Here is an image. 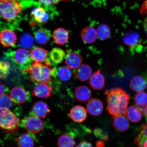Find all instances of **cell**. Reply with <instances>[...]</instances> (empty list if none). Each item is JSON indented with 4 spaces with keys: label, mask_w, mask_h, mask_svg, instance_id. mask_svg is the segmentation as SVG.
I'll return each mask as SVG.
<instances>
[{
    "label": "cell",
    "mask_w": 147,
    "mask_h": 147,
    "mask_svg": "<svg viewBox=\"0 0 147 147\" xmlns=\"http://www.w3.org/2000/svg\"><path fill=\"white\" fill-rule=\"evenodd\" d=\"M134 100L138 106H146L147 105V93L143 91L138 93L136 95Z\"/></svg>",
    "instance_id": "cell-35"
},
{
    "label": "cell",
    "mask_w": 147,
    "mask_h": 147,
    "mask_svg": "<svg viewBox=\"0 0 147 147\" xmlns=\"http://www.w3.org/2000/svg\"><path fill=\"white\" fill-rule=\"evenodd\" d=\"M69 115L71 119L74 122H82L85 120L87 117V110L83 107L76 105L71 108Z\"/></svg>",
    "instance_id": "cell-11"
},
{
    "label": "cell",
    "mask_w": 147,
    "mask_h": 147,
    "mask_svg": "<svg viewBox=\"0 0 147 147\" xmlns=\"http://www.w3.org/2000/svg\"><path fill=\"white\" fill-rule=\"evenodd\" d=\"M82 59L80 55L76 52H71L65 57V63L69 68L77 69L82 65Z\"/></svg>",
    "instance_id": "cell-12"
},
{
    "label": "cell",
    "mask_w": 147,
    "mask_h": 147,
    "mask_svg": "<svg viewBox=\"0 0 147 147\" xmlns=\"http://www.w3.org/2000/svg\"><path fill=\"white\" fill-rule=\"evenodd\" d=\"M143 26L145 33L147 36V17L145 18L144 23H143Z\"/></svg>",
    "instance_id": "cell-41"
},
{
    "label": "cell",
    "mask_w": 147,
    "mask_h": 147,
    "mask_svg": "<svg viewBox=\"0 0 147 147\" xmlns=\"http://www.w3.org/2000/svg\"><path fill=\"white\" fill-rule=\"evenodd\" d=\"M81 35L83 41L87 44L94 43L98 36L96 30L94 28L89 26L82 29Z\"/></svg>",
    "instance_id": "cell-18"
},
{
    "label": "cell",
    "mask_w": 147,
    "mask_h": 147,
    "mask_svg": "<svg viewBox=\"0 0 147 147\" xmlns=\"http://www.w3.org/2000/svg\"><path fill=\"white\" fill-rule=\"evenodd\" d=\"M9 55L16 67L22 71L28 68L32 63L30 53L26 49H18Z\"/></svg>",
    "instance_id": "cell-5"
},
{
    "label": "cell",
    "mask_w": 147,
    "mask_h": 147,
    "mask_svg": "<svg viewBox=\"0 0 147 147\" xmlns=\"http://www.w3.org/2000/svg\"><path fill=\"white\" fill-rule=\"evenodd\" d=\"M76 147H93L90 143L83 141L79 143Z\"/></svg>",
    "instance_id": "cell-40"
},
{
    "label": "cell",
    "mask_w": 147,
    "mask_h": 147,
    "mask_svg": "<svg viewBox=\"0 0 147 147\" xmlns=\"http://www.w3.org/2000/svg\"><path fill=\"white\" fill-rule=\"evenodd\" d=\"M17 144L18 147H33L34 140L30 134H23L18 138Z\"/></svg>",
    "instance_id": "cell-28"
},
{
    "label": "cell",
    "mask_w": 147,
    "mask_h": 147,
    "mask_svg": "<svg viewBox=\"0 0 147 147\" xmlns=\"http://www.w3.org/2000/svg\"><path fill=\"white\" fill-rule=\"evenodd\" d=\"M113 124L116 130L121 132L126 131L129 127L128 119L123 115L113 117Z\"/></svg>",
    "instance_id": "cell-16"
},
{
    "label": "cell",
    "mask_w": 147,
    "mask_h": 147,
    "mask_svg": "<svg viewBox=\"0 0 147 147\" xmlns=\"http://www.w3.org/2000/svg\"><path fill=\"white\" fill-rule=\"evenodd\" d=\"M34 36L36 42L42 45L47 43L50 41L51 37L50 31L43 28L36 31Z\"/></svg>",
    "instance_id": "cell-24"
},
{
    "label": "cell",
    "mask_w": 147,
    "mask_h": 147,
    "mask_svg": "<svg viewBox=\"0 0 147 147\" xmlns=\"http://www.w3.org/2000/svg\"><path fill=\"white\" fill-rule=\"evenodd\" d=\"M49 112L50 110L47 104L40 101L35 104L32 109V115L43 118H45Z\"/></svg>",
    "instance_id": "cell-17"
},
{
    "label": "cell",
    "mask_w": 147,
    "mask_h": 147,
    "mask_svg": "<svg viewBox=\"0 0 147 147\" xmlns=\"http://www.w3.org/2000/svg\"><path fill=\"white\" fill-rule=\"evenodd\" d=\"M92 69L87 64H82L77 69L74 73L75 76L80 81L84 82L89 80L92 75Z\"/></svg>",
    "instance_id": "cell-15"
},
{
    "label": "cell",
    "mask_w": 147,
    "mask_h": 147,
    "mask_svg": "<svg viewBox=\"0 0 147 147\" xmlns=\"http://www.w3.org/2000/svg\"><path fill=\"white\" fill-rule=\"evenodd\" d=\"M50 60L43 62H33L24 72L28 74L31 81L38 83L49 84L52 77L56 75V69L52 66Z\"/></svg>",
    "instance_id": "cell-2"
},
{
    "label": "cell",
    "mask_w": 147,
    "mask_h": 147,
    "mask_svg": "<svg viewBox=\"0 0 147 147\" xmlns=\"http://www.w3.org/2000/svg\"><path fill=\"white\" fill-rule=\"evenodd\" d=\"M57 75L61 80L65 82L70 79L72 75V72L69 67L63 66L58 69Z\"/></svg>",
    "instance_id": "cell-31"
},
{
    "label": "cell",
    "mask_w": 147,
    "mask_h": 147,
    "mask_svg": "<svg viewBox=\"0 0 147 147\" xmlns=\"http://www.w3.org/2000/svg\"><path fill=\"white\" fill-rule=\"evenodd\" d=\"M30 93L24 88L16 87L11 90L10 96L13 102L16 105H20L30 100Z\"/></svg>",
    "instance_id": "cell-7"
},
{
    "label": "cell",
    "mask_w": 147,
    "mask_h": 147,
    "mask_svg": "<svg viewBox=\"0 0 147 147\" xmlns=\"http://www.w3.org/2000/svg\"><path fill=\"white\" fill-rule=\"evenodd\" d=\"M75 135L72 133L63 134L59 138L57 142L58 147H74Z\"/></svg>",
    "instance_id": "cell-23"
},
{
    "label": "cell",
    "mask_w": 147,
    "mask_h": 147,
    "mask_svg": "<svg viewBox=\"0 0 147 147\" xmlns=\"http://www.w3.org/2000/svg\"><path fill=\"white\" fill-rule=\"evenodd\" d=\"M11 68L9 62L5 61H0V79L5 78L8 76Z\"/></svg>",
    "instance_id": "cell-33"
},
{
    "label": "cell",
    "mask_w": 147,
    "mask_h": 147,
    "mask_svg": "<svg viewBox=\"0 0 147 147\" xmlns=\"http://www.w3.org/2000/svg\"><path fill=\"white\" fill-rule=\"evenodd\" d=\"M69 33L63 28H58L53 34V38L55 43L62 45L67 43L69 38Z\"/></svg>",
    "instance_id": "cell-19"
},
{
    "label": "cell",
    "mask_w": 147,
    "mask_h": 147,
    "mask_svg": "<svg viewBox=\"0 0 147 147\" xmlns=\"http://www.w3.org/2000/svg\"><path fill=\"white\" fill-rule=\"evenodd\" d=\"M134 141L137 147H147V122L142 125Z\"/></svg>",
    "instance_id": "cell-20"
},
{
    "label": "cell",
    "mask_w": 147,
    "mask_h": 147,
    "mask_svg": "<svg viewBox=\"0 0 147 147\" xmlns=\"http://www.w3.org/2000/svg\"><path fill=\"white\" fill-rule=\"evenodd\" d=\"M65 56L64 51L59 48H54L49 53V57L51 61L56 64L61 63Z\"/></svg>",
    "instance_id": "cell-29"
},
{
    "label": "cell",
    "mask_w": 147,
    "mask_h": 147,
    "mask_svg": "<svg viewBox=\"0 0 147 147\" xmlns=\"http://www.w3.org/2000/svg\"><path fill=\"white\" fill-rule=\"evenodd\" d=\"M96 145L97 147H104V143L103 141H99L97 142Z\"/></svg>",
    "instance_id": "cell-42"
},
{
    "label": "cell",
    "mask_w": 147,
    "mask_h": 147,
    "mask_svg": "<svg viewBox=\"0 0 147 147\" xmlns=\"http://www.w3.org/2000/svg\"><path fill=\"white\" fill-rule=\"evenodd\" d=\"M144 113L146 117H147V105L144 108Z\"/></svg>",
    "instance_id": "cell-43"
},
{
    "label": "cell",
    "mask_w": 147,
    "mask_h": 147,
    "mask_svg": "<svg viewBox=\"0 0 147 147\" xmlns=\"http://www.w3.org/2000/svg\"><path fill=\"white\" fill-rule=\"evenodd\" d=\"M89 83L93 89L99 90L103 89L105 84V78L100 71H97L92 74Z\"/></svg>",
    "instance_id": "cell-14"
},
{
    "label": "cell",
    "mask_w": 147,
    "mask_h": 147,
    "mask_svg": "<svg viewBox=\"0 0 147 147\" xmlns=\"http://www.w3.org/2000/svg\"><path fill=\"white\" fill-rule=\"evenodd\" d=\"M139 40L138 34L133 32L126 33L123 38L124 43L131 48H135L139 45Z\"/></svg>",
    "instance_id": "cell-27"
},
{
    "label": "cell",
    "mask_w": 147,
    "mask_h": 147,
    "mask_svg": "<svg viewBox=\"0 0 147 147\" xmlns=\"http://www.w3.org/2000/svg\"><path fill=\"white\" fill-rule=\"evenodd\" d=\"M23 125L25 129L30 134L39 133L43 128V121L39 117L31 115L24 119Z\"/></svg>",
    "instance_id": "cell-6"
},
{
    "label": "cell",
    "mask_w": 147,
    "mask_h": 147,
    "mask_svg": "<svg viewBox=\"0 0 147 147\" xmlns=\"http://www.w3.org/2000/svg\"><path fill=\"white\" fill-rule=\"evenodd\" d=\"M20 119L9 109L0 108V129L11 133L18 129Z\"/></svg>",
    "instance_id": "cell-4"
},
{
    "label": "cell",
    "mask_w": 147,
    "mask_h": 147,
    "mask_svg": "<svg viewBox=\"0 0 147 147\" xmlns=\"http://www.w3.org/2000/svg\"><path fill=\"white\" fill-rule=\"evenodd\" d=\"M125 115L131 122L137 123L142 119V113L141 110L138 107L132 106L127 108Z\"/></svg>",
    "instance_id": "cell-21"
},
{
    "label": "cell",
    "mask_w": 147,
    "mask_h": 147,
    "mask_svg": "<svg viewBox=\"0 0 147 147\" xmlns=\"http://www.w3.org/2000/svg\"><path fill=\"white\" fill-rule=\"evenodd\" d=\"M103 107L100 100L97 98H92L88 102L87 109L88 113L91 115L98 116L102 113Z\"/></svg>",
    "instance_id": "cell-13"
},
{
    "label": "cell",
    "mask_w": 147,
    "mask_h": 147,
    "mask_svg": "<svg viewBox=\"0 0 147 147\" xmlns=\"http://www.w3.org/2000/svg\"><path fill=\"white\" fill-rule=\"evenodd\" d=\"M22 9L20 0H0V16L5 21H14Z\"/></svg>",
    "instance_id": "cell-3"
},
{
    "label": "cell",
    "mask_w": 147,
    "mask_h": 147,
    "mask_svg": "<svg viewBox=\"0 0 147 147\" xmlns=\"http://www.w3.org/2000/svg\"><path fill=\"white\" fill-rule=\"evenodd\" d=\"M9 91L8 88L4 84L0 82V96L3 94H6V93H8Z\"/></svg>",
    "instance_id": "cell-38"
},
{
    "label": "cell",
    "mask_w": 147,
    "mask_h": 147,
    "mask_svg": "<svg viewBox=\"0 0 147 147\" xmlns=\"http://www.w3.org/2000/svg\"><path fill=\"white\" fill-rule=\"evenodd\" d=\"M140 11L141 14L142 15L147 14V0L143 3L141 6Z\"/></svg>",
    "instance_id": "cell-39"
},
{
    "label": "cell",
    "mask_w": 147,
    "mask_h": 147,
    "mask_svg": "<svg viewBox=\"0 0 147 147\" xmlns=\"http://www.w3.org/2000/svg\"><path fill=\"white\" fill-rule=\"evenodd\" d=\"M94 134L95 136L103 140L107 141L108 140L107 134L101 129H95L94 130Z\"/></svg>",
    "instance_id": "cell-37"
},
{
    "label": "cell",
    "mask_w": 147,
    "mask_h": 147,
    "mask_svg": "<svg viewBox=\"0 0 147 147\" xmlns=\"http://www.w3.org/2000/svg\"><path fill=\"white\" fill-rule=\"evenodd\" d=\"M17 36L14 31L5 29L0 32V42L3 47H9L15 45Z\"/></svg>",
    "instance_id": "cell-9"
},
{
    "label": "cell",
    "mask_w": 147,
    "mask_h": 147,
    "mask_svg": "<svg viewBox=\"0 0 147 147\" xmlns=\"http://www.w3.org/2000/svg\"><path fill=\"white\" fill-rule=\"evenodd\" d=\"M49 51L41 47H36L31 51L30 56L35 62H43L47 60L48 56Z\"/></svg>",
    "instance_id": "cell-22"
},
{
    "label": "cell",
    "mask_w": 147,
    "mask_h": 147,
    "mask_svg": "<svg viewBox=\"0 0 147 147\" xmlns=\"http://www.w3.org/2000/svg\"><path fill=\"white\" fill-rule=\"evenodd\" d=\"M52 88L47 84L38 83L32 91V95L42 98H47L52 94Z\"/></svg>",
    "instance_id": "cell-10"
},
{
    "label": "cell",
    "mask_w": 147,
    "mask_h": 147,
    "mask_svg": "<svg viewBox=\"0 0 147 147\" xmlns=\"http://www.w3.org/2000/svg\"><path fill=\"white\" fill-rule=\"evenodd\" d=\"M20 44L23 48L30 49L34 45V40L30 35L25 33L20 38Z\"/></svg>",
    "instance_id": "cell-30"
},
{
    "label": "cell",
    "mask_w": 147,
    "mask_h": 147,
    "mask_svg": "<svg viewBox=\"0 0 147 147\" xmlns=\"http://www.w3.org/2000/svg\"><path fill=\"white\" fill-rule=\"evenodd\" d=\"M44 7H48L58 4L60 2L68 0H36Z\"/></svg>",
    "instance_id": "cell-36"
},
{
    "label": "cell",
    "mask_w": 147,
    "mask_h": 147,
    "mask_svg": "<svg viewBox=\"0 0 147 147\" xmlns=\"http://www.w3.org/2000/svg\"><path fill=\"white\" fill-rule=\"evenodd\" d=\"M91 95L90 90L86 86H79L75 90V97L77 100L80 102H87L90 98Z\"/></svg>",
    "instance_id": "cell-25"
},
{
    "label": "cell",
    "mask_w": 147,
    "mask_h": 147,
    "mask_svg": "<svg viewBox=\"0 0 147 147\" xmlns=\"http://www.w3.org/2000/svg\"><path fill=\"white\" fill-rule=\"evenodd\" d=\"M30 16L32 22L38 24L47 23L50 18V16L47 10L41 7H36L33 9Z\"/></svg>",
    "instance_id": "cell-8"
},
{
    "label": "cell",
    "mask_w": 147,
    "mask_h": 147,
    "mask_svg": "<svg viewBox=\"0 0 147 147\" xmlns=\"http://www.w3.org/2000/svg\"><path fill=\"white\" fill-rule=\"evenodd\" d=\"M96 31L98 38L102 40L109 38L111 34L109 26L104 24L99 26L97 28Z\"/></svg>",
    "instance_id": "cell-32"
},
{
    "label": "cell",
    "mask_w": 147,
    "mask_h": 147,
    "mask_svg": "<svg viewBox=\"0 0 147 147\" xmlns=\"http://www.w3.org/2000/svg\"><path fill=\"white\" fill-rule=\"evenodd\" d=\"M12 105V101L9 95L5 94L0 96V108L9 109Z\"/></svg>",
    "instance_id": "cell-34"
},
{
    "label": "cell",
    "mask_w": 147,
    "mask_h": 147,
    "mask_svg": "<svg viewBox=\"0 0 147 147\" xmlns=\"http://www.w3.org/2000/svg\"><path fill=\"white\" fill-rule=\"evenodd\" d=\"M130 85L133 91L139 93L143 92L146 89V81L142 77L137 76L132 79Z\"/></svg>",
    "instance_id": "cell-26"
},
{
    "label": "cell",
    "mask_w": 147,
    "mask_h": 147,
    "mask_svg": "<svg viewBox=\"0 0 147 147\" xmlns=\"http://www.w3.org/2000/svg\"><path fill=\"white\" fill-rule=\"evenodd\" d=\"M107 110L113 117L125 115L129 96L122 88H115L107 92Z\"/></svg>",
    "instance_id": "cell-1"
}]
</instances>
